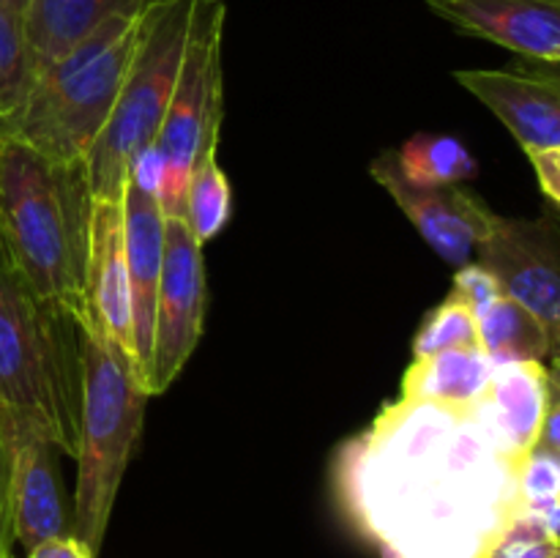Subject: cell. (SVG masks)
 <instances>
[{"label":"cell","instance_id":"5b68a950","mask_svg":"<svg viewBox=\"0 0 560 558\" xmlns=\"http://www.w3.org/2000/svg\"><path fill=\"white\" fill-rule=\"evenodd\" d=\"M142 14L113 16L88 33L63 58L36 71L25 98L0 129L42 153L85 162L107 124L135 58Z\"/></svg>","mask_w":560,"mask_h":558},{"label":"cell","instance_id":"d4e9b609","mask_svg":"<svg viewBox=\"0 0 560 558\" xmlns=\"http://www.w3.org/2000/svg\"><path fill=\"white\" fill-rule=\"evenodd\" d=\"M452 293L459 295L470 310L479 312L485 310L492 299L501 295V288H498V282L492 279V274L485 271L479 263H465V266H459L457 277H454Z\"/></svg>","mask_w":560,"mask_h":558},{"label":"cell","instance_id":"30bf717a","mask_svg":"<svg viewBox=\"0 0 560 558\" xmlns=\"http://www.w3.org/2000/svg\"><path fill=\"white\" fill-rule=\"evenodd\" d=\"M370 173L392 195L399 211L419 230L427 246L448 266H465L476 246L490 230L492 213L481 197L463 186H419L410 184L397 164V153L383 151L372 159Z\"/></svg>","mask_w":560,"mask_h":558},{"label":"cell","instance_id":"1f68e13d","mask_svg":"<svg viewBox=\"0 0 560 558\" xmlns=\"http://www.w3.org/2000/svg\"><path fill=\"white\" fill-rule=\"evenodd\" d=\"M5 558H14V556H11V553H9V556H5Z\"/></svg>","mask_w":560,"mask_h":558},{"label":"cell","instance_id":"7c38bea8","mask_svg":"<svg viewBox=\"0 0 560 558\" xmlns=\"http://www.w3.org/2000/svg\"><path fill=\"white\" fill-rule=\"evenodd\" d=\"M80 323L131 353V293L124 246V200H93L91 206Z\"/></svg>","mask_w":560,"mask_h":558},{"label":"cell","instance_id":"9a60e30c","mask_svg":"<svg viewBox=\"0 0 560 558\" xmlns=\"http://www.w3.org/2000/svg\"><path fill=\"white\" fill-rule=\"evenodd\" d=\"M9 449L14 539L25 550H33L55 536H74L60 465L55 457L58 449L42 435H20L9 441Z\"/></svg>","mask_w":560,"mask_h":558},{"label":"cell","instance_id":"e0dca14e","mask_svg":"<svg viewBox=\"0 0 560 558\" xmlns=\"http://www.w3.org/2000/svg\"><path fill=\"white\" fill-rule=\"evenodd\" d=\"M159 0H27L25 42L31 49L33 77L44 66L63 58L71 47L82 42L113 16L142 14Z\"/></svg>","mask_w":560,"mask_h":558},{"label":"cell","instance_id":"cb8c5ba5","mask_svg":"<svg viewBox=\"0 0 560 558\" xmlns=\"http://www.w3.org/2000/svg\"><path fill=\"white\" fill-rule=\"evenodd\" d=\"M560 556V539L552 536L550 531L541 528L536 520L517 514L490 558H558Z\"/></svg>","mask_w":560,"mask_h":558},{"label":"cell","instance_id":"7402d4cb","mask_svg":"<svg viewBox=\"0 0 560 558\" xmlns=\"http://www.w3.org/2000/svg\"><path fill=\"white\" fill-rule=\"evenodd\" d=\"M33 82V60L20 11L0 3V124L16 113Z\"/></svg>","mask_w":560,"mask_h":558},{"label":"cell","instance_id":"4316f807","mask_svg":"<svg viewBox=\"0 0 560 558\" xmlns=\"http://www.w3.org/2000/svg\"><path fill=\"white\" fill-rule=\"evenodd\" d=\"M528 159L536 170V178H539V189L545 191L550 206L558 208L560 206V148L528 153Z\"/></svg>","mask_w":560,"mask_h":558},{"label":"cell","instance_id":"ba28073f","mask_svg":"<svg viewBox=\"0 0 560 558\" xmlns=\"http://www.w3.org/2000/svg\"><path fill=\"white\" fill-rule=\"evenodd\" d=\"M474 255L501 293L528 310L552 345L560 342V222L556 208L541 217L492 213L490 230Z\"/></svg>","mask_w":560,"mask_h":558},{"label":"cell","instance_id":"52a82bcc","mask_svg":"<svg viewBox=\"0 0 560 558\" xmlns=\"http://www.w3.org/2000/svg\"><path fill=\"white\" fill-rule=\"evenodd\" d=\"M224 0H195L186 27L184 55L167 115L156 135V153L162 162V184L156 200L164 219L184 217L186 186L197 159L217 151L222 129V33Z\"/></svg>","mask_w":560,"mask_h":558},{"label":"cell","instance_id":"d6986e66","mask_svg":"<svg viewBox=\"0 0 560 558\" xmlns=\"http://www.w3.org/2000/svg\"><path fill=\"white\" fill-rule=\"evenodd\" d=\"M481 350L495 361H545L556 364L558 345L550 342L541 323L506 295L492 299L476 312Z\"/></svg>","mask_w":560,"mask_h":558},{"label":"cell","instance_id":"3957f363","mask_svg":"<svg viewBox=\"0 0 560 558\" xmlns=\"http://www.w3.org/2000/svg\"><path fill=\"white\" fill-rule=\"evenodd\" d=\"M82 416V323L0 266V435H42L74 457Z\"/></svg>","mask_w":560,"mask_h":558},{"label":"cell","instance_id":"7a4b0ae2","mask_svg":"<svg viewBox=\"0 0 560 558\" xmlns=\"http://www.w3.org/2000/svg\"><path fill=\"white\" fill-rule=\"evenodd\" d=\"M91 206L85 162L47 156L0 129V224L11 266L38 299L77 317Z\"/></svg>","mask_w":560,"mask_h":558},{"label":"cell","instance_id":"4fadbf2b","mask_svg":"<svg viewBox=\"0 0 560 558\" xmlns=\"http://www.w3.org/2000/svg\"><path fill=\"white\" fill-rule=\"evenodd\" d=\"M465 36L485 38L525 60L558 66L560 0H427Z\"/></svg>","mask_w":560,"mask_h":558},{"label":"cell","instance_id":"9c48e42d","mask_svg":"<svg viewBox=\"0 0 560 558\" xmlns=\"http://www.w3.org/2000/svg\"><path fill=\"white\" fill-rule=\"evenodd\" d=\"M206 266L202 244L184 217L164 219V260L153 312V348L148 394H164L197 350L206 326Z\"/></svg>","mask_w":560,"mask_h":558},{"label":"cell","instance_id":"5bb4252c","mask_svg":"<svg viewBox=\"0 0 560 558\" xmlns=\"http://www.w3.org/2000/svg\"><path fill=\"white\" fill-rule=\"evenodd\" d=\"M124 246L131 293V356L148 388L153 312L164 260V213L156 195L135 181H126L124 189Z\"/></svg>","mask_w":560,"mask_h":558},{"label":"cell","instance_id":"2e32d148","mask_svg":"<svg viewBox=\"0 0 560 558\" xmlns=\"http://www.w3.org/2000/svg\"><path fill=\"white\" fill-rule=\"evenodd\" d=\"M558 397L556 364L495 361L490 386L481 394V414L517 454L528 457L539 441L547 408Z\"/></svg>","mask_w":560,"mask_h":558},{"label":"cell","instance_id":"8fae6325","mask_svg":"<svg viewBox=\"0 0 560 558\" xmlns=\"http://www.w3.org/2000/svg\"><path fill=\"white\" fill-rule=\"evenodd\" d=\"M454 80L474 93L528 153L560 148V82L556 69H459Z\"/></svg>","mask_w":560,"mask_h":558},{"label":"cell","instance_id":"83f0119b","mask_svg":"<svg viewBox=\"0 0 560 558\" xmlns=\"http://www.w3.org/2000/svg\"><path fill=\"white\" fill-rule=\"evenodd\" d=\"M27 558H96L77 536H55V539L42 542L33 550H27Z\"/></svg>","mask_w":560,"mask_h":558},{"label":"cell","instance_id":"4dcf8cb0","mask_svg":"<svg viewBox=\"0 0 560 558\" xmlns=\"http://www.w3.org/2000/svg\"><path fill=\"white\" fill-rule=\"evenodd\" d=\"M0 3H3V5H9V9H14V11H20V14H25V5H27V0H0Z\"/></svg>","mask_w":560,"mask_h":558},{"label":"cell","instance_id":"8992f818","mask_svg":"<svg viewBox=\"0 0 560 558\" xmlns=\"http://www.w3.org/2000/svg\"><path fill=\"white\" fill-rule=\"evenodd\" d=\"M195 0H159L142 11L135 58L107 124L85 156L93 200H124L131 162L156 142L184 55Z\"/></svg>","mask_w":560,"mask_h":558},{"label":"cell","instance_id":"f546056e","mask_svg":"<svg viewBox=\"0 0 560 558\" xmlns=\"http://www.w3.org/2000/svg\"><path fill=\"white\" fill-rule=\"evenodd\" d=\"M0 266H11L9 249H5V235H3V224H0Z\"/></svg>","mask_w":560,"mask_h":558},{"label":"cell","instance_id":"6da1fadb","mask_svg":"<svg viewBox=\"0 0 560 558\" xmlns=\"http://www.w3.org/2000/svg\"><path fill=\"white\" fill-rule=\"evenodd\" d=\"M525 460L476 399L399 397L342 443L334 490L381 558H490L523 512Z\"/></svg>","mask_w":560,"mask_h":558},{"label":"cell","instance_id":"ac0fdd59","mask_svg":"<svg viewBox=\"0 0 560 558\" xmlns=\"http://www.w3.org/2000/svg\"><path fill=\"white\" fill-rule=\"evenodd\" d=\"M495 359L479 348H454L413 359L402 375V399L468 405L490 386Z\"/></svg>","mask_w":560,"mask_h":558},{"label":"cell","instance_id":"603a6c76","mask_svg":"<svg viewBox=\"0 0 560 558\" xmlns=\"http://www.w3.org/2000/svg\"><path fill=\"white\" fill-rule=\"evenodd\" d=\"M454 348H479V321L476 312L465 304L459 295L448 293L430 315L424 317L421 328L413 337V359L441 353Z\"/></svg>","mask_w":560,"mask_h":558},{"label":"cell","instance_id":"d6a6232c","mask_svg":"<svg viewBox=\"0 0 560 558\" xmlns=\"http://www.w3.org/2000/svg\"><path fill=\"white\" fill-rule=\"evenodd\" d=\"M558 558H560V556H558Z\"/></svg>","mask_w":560,"mask_h":558},{"label":"cell","instance_id":"484cf974","mask_svg":"<svg viewBox=\"0 0 560 558\" xmlns=\"http://www.w3.org/2000/svg\"><path fill=\"white\" fill-rule=\"evenodd\" d=\"M14 539V520H11V449L0 435V558L9 556Z\"/></svg>","mask_w":560,"mask_h":558},{"label":"cell","instance_id":"f1b7e54d","mask_svg":"<svg viewBox=\"0 0 560 558\" xmlns=\"http://www.w3.org/2000/svg\"><path fill=\"white\" fill-rule=\"evenodd\" d=\"M534 449H541V452L560 454V403L558 397L552 399L550 408H547L545 421H541L539 441H536Z\"/></svg>","mask_w":560,"mask_h":558},{"label":"cell","instance_id":"44dd1931","mask_svg":"<svg viewBox=\"0 0 560 558\" xmlns=\"http://www.w3.org/2000/svg\"><path fill=\"white\" fill-rule=\"evenodd\" d=\"M230 213H233V189L219 164L217 151H208L206 156L197 159L195 170H191L189 186H186L184 219L191 235L206 244L228 228Z\"/></svg>","mask_w":560,"mask_h":558},{"label":"cell","instance_id":"ffe728a7","mask_svg":"<svg viewBox=\"0 0 560 558\" xmlns=\"http://www.w3.org/2000/svg\"><path fill=\"white\" fill-rule=\"evenodd\" d=\"M394 153L405 178L419 186H457L479 173L476 159L457 137L419 131Z\"/></svg>","mask_w":560,"mask_h":558},{"label":"cell","instance_id":"277c9868","mask_svg":"<svg viewBox=\"0 0 560 558\" xmlns=\"http://www.w3.org/2000/svg\"><path fill=\"white\" fill-rule=\"evenodd\" d=\"M148 388L129 350L82 326V416L71 534L96 556L129 460L140 441Z\"/></svg>","mask_w":560,"mask_h":558}]
</instances>
